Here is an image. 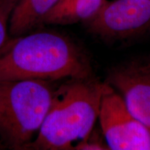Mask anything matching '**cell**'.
I'll return each mask as SVG.
<instances>
[{
    "label": "cell",
    "instance_id": "6da1fadb",
    "mask_svg": "<svg viewBox=\"0 0 150 150\" xmlns=\"http://www.w3.org/2000/svg\"><path fill=\"white\" fill-rule=\"evenodd\" d=\"M93 78L91 63L69 38L51 31L11 38L0 54V81Z\"/></svg>",
    "mask_w": 150,
    "mask_h": 150
},
{
    "label": "cell",
    "instance_id": "7a4b0ae2",
    "mask_svg": "<svg viewBox=\"0 0 150 150\" xmlns=\"http://www.w3.org/2000/svg\"><path fill=\"white\" fill-rule=\"evenodd\" d=\"M105 83L69 79L54 91L51 106L28 150H71L91 134L99 117Z\"/></svg>",
    "mask_w": 150,
    "mask_h": 150
},
{
    "label": "cell",
    "instance_id": "3957f363",
    "mask_svg": "<svg viewBox=\"0 0 150 150\" xmlns=\"http://www.w3.org/2000/svg\"><path fill=\"white\" fill-rule=\"evenodd\" d=\"M40 79L0 81V144L27 150L51 106L55 88Z\"/></svg>",
    "mask_w": 150,
    "mask_h": 150
},
{
    "label": "cell",
    "instance_id": "277c9868",
    "mask_svg": "<svg viewBox=\"0 0 150 150\" xmlns=\"http://www.w3.org/2000/svg\"><path fill=\"white\" fill-rule=\"evenodd\" d=\"M98 119L109 149L150 150V128L131 113L108 83H105Z\"/></svg>",
    "mask_w": 150,
    "mask_h": 150
},
{
    "label": "cell",
    "instance_id": "5b68a950",
    "mask_svg": "<svg viewBox=\"0 0 150 150\" xmlns=\"http://www.w3.org/2000/svg\"><path fill=\"white\" fill-rule=\"evenodd\" d=\"M83 23L90 32L104 38L138 34L150 28V0H107Z\"/></svg>",
    "mask_w": 150,
    "mask_h": 150
},
{
    "label": "cell",
    "instance_id": "8992f818",
    "mask_svg": "<svg viewBox=\"0 0 150 150\" xmlns=\"http://www.w3.org/2000/svg\"><path fill=\"white\" fill-rule=\"evenodd\" d=\"M108 84L119 92L129 111L150 128V62L119 66L108 75Z\"/></svg>",
    "mask_w": 150,
    "mask_h": 150
},
{
    "label": "cell",
    "instance_id": "52a82bcc",
    "mask_svg": "<svg viewBox=\"0 0 150 150\" xmlns=\"http://www.w3.org/2000/svg\"><path fill=\"white\" fill-rule=\"evenodd\" d=\"M59 1L18 0L11 17L9 24L11 36H21L42 26L45 16Z\"/></svg>",
    "mask_w": 150,
    "mask_h": 150
},
{
    "label": "cell",
    "instance_id": "ba28073f",
    "mask_svg": "<svg viewBox=\"0 0 150 150\" xmlns=\"http://www.w3.org/2000/svg\"><path fill=\"white\" fill-rule=\"evenodd\" d=\"M107 0H59L43 20L45 24L67 25L84 22Z\"/></svg>",
    "mask_w": 150,
    "mask_h": 150
},
{
    "label": "cell",
    "instance_id": "9c48e42d",
    "mask_svg": "<svg viewBox=\"0 0 150 150\" xmlns=\"http://www.w3.org/2000/svg\"><path fill=\"white\" fill-rule=\"evenodd\" d=\"M18 0H0V54L8 46L12 37L9 24L13 11Z\"/></svg>",
    "mask_w": 150,
    "mask_h": 150
},
{
    "label": "cell",
    "instance_id": "30bf717a",
    "mask_svg": "<svg viewBox=\"0 0 150 150\" xmlns=\"http://www.w3.org/2000/svg\"><path fill=\"white\" fill-rule=\"evenodd\" d=\"M74 149L92 150V149H109L107 145H104L102 142L94 140L91 138V135L86 140L81 141L75 145Z\"/></svg>",
    "mask_w": 150,
    "mask_h": 150
},
{
    "label": "cell",
    "instance_id": "8fae6325",
    "mask_svg": "<svg viewBox=\"0 0 150 150\" xmlns=\"http://www.w3.org/2000/svg\"></svg>",
    "mask_w": 150,
    "mask_h": 150
},
{
    "label": "cell",
    "instance_id": "7c38bea8",
    "mask_svg": "<svg viewBox=\"0 0 150 150\" xmlns=\"http://www.w3.org/2000/svg\"><path fill=\"white\" fill-rule=\"evenodd\" d=\"M149 62H150V61H149Z\"/></svg>",
    "mask_w": 150,
    "mask_h": 150
}]
</instances>
